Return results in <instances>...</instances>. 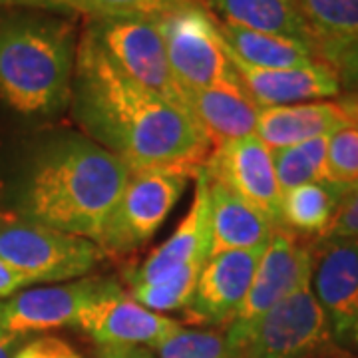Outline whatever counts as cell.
Here are the masks:
<instances>
[{
	"label": "cell",
	"mask_w": 358,
	"mask_h": 358,
	"mask_svg": "<svg viewBox=\"0 0 358 358\" xmlns=\"http://www.w3.org/2000/svg\"><path fill=\"white\" fill-rule=\"evenodd\" d=\"M70 102L78 124L131 171L176 167L195 178L213 150L189 112L126 76L86 30L78 40Z\"/></svg>",
	"instance_id": "6da1fadb"
},
{
	"label": "cell",
	"mask_w": 358,
	"mask_h": 358,
	"mask_svg": "<svg viewBox=\"0 0 358 358\" xmlns=\"http://www.w3.org/2000/svg\"><path fill=\"white\" fill-rule=\"evenodd\" d=\"M129 176L131 169L117 155L92 141L56 143L30 173L24 215L98 243Z\"/></svg>",
	"instance_id": "7a4b0ae2"
},
{
	"label": "cell",
	"mask_w": 358,
	"mask_h": 358,
	"mask_svg": "<svg viewBox=\"0 0 358 358\" xmlns=\"http://www.w3.org/2000/svg\"><path fill=\"white\" fill-rule=\"evenodd\" d=\"M70 16L0 8V98L22 115L60 112L72 96L78 52Z\"/></svg>",
	"instance_id": "3957f363"
},
{
	"label": "cell",
	"mask_w": 358,
	"mask_h": 358,
	"mask_svg": "<svg viewBox=\"0 0 358 358\" xmlns=\"http://www.w3.org/2000/svg\"><path fill=\"white\" fill-rule=\"evenodd\" d=\"M102 257V249L90 239L52 229L26 215L0 213V261L36 282L82 277Z\"/></svg>",
	"instance_id": "277c9868"
},
{
	"label": "cell",
	"mask_w": 358,
	"mask_h": 358,
	"mask_svg": "<svg viewBox=\"0 0 358 358\" xmlns=\"http://www.w3.org/2000/svg\"><path fill=\"white\" fill-rule=\"evenodd\" d=\"M179 88L201 90L241 84L217 22L195 0L154 18Z\"/></svg>",
	"instance_id": "5b68a950"
},
{
	"label": "cell",
	"mask_w": 358,
	"mask_h": 358,
	"mask_svg": "<svg viewBox=\"0 0 358 358\" xmlns=\"http://www.w3.org/2000/svg\"><path fill=\"white\" fill-rule=\"evenodd\" d=\"M189 171L176 167L136 169L108 219L98 247L103 253H128L148 243L185 192Z\"/></svg>",
	"instance_id": "8992f818"
},
{
	"label": "cell",
	"mask_w": 358,
	"mask_h": 358,
	"mask_svg": "<svg viewBox=\"0 0 358 358\" xmlns=\"http://www.w3.org/2000/svg\"><path fill=\"white\" fill-rule=\"evenodd\" d=\"M84 30L126 76L187 112L162 34L152 18L88 20Z\"/></svg>",
	"instance_id": "52a82bcc"
},
{
	"label": "cell",
	"mask_w": 358,
	"mask_h": 358,
	"mask_svg": "<svg viewBox=\"0 0 358 358\" xmlns=\"http://www.w3.org/2000/svg\"><path fill=\"white\" fill-rule=\"evenodd\" d=\"M313 259L310 249L299 243L291 231L275 227L259 259L249 293L225 334L239 358L245 336L257 320L313 279Z\"/></svg>",
	"instance_id": "ba28073f"
},
{
	"label": "cell",
	"mask_w": 358,
	"mask_h": 358,
	"mask_svg": "<svg viewBox=\"0 0 358 358\" xmlns=\"http://www.w3.org/2000/svg\"><path fill=\"white\" fill-rule=\"evenodd\" d=\"M329 341V320L308 281L251 327L241 358H307Z\"/></svg>",
	"instance_id": "9c48e42d"
},
{
	"label": "cell",
	"mask_w": 358,
	"mask_h": 358,
	"mask_svg": "<svg viewBox=\"0 0 358 358\" xmlns=\"http://www.w3.org/2000/svg\"><path fill=\"white\" fill-rule=\"evenodd\" d=\"M120 282L114 279H80L40 289H26L0 301V329L28 336L62 327H76L80 313Z\"/></svg>",
	"instance_id": "30bf717a"
},
{
	"label": "cell",
	"mask_w": 358,
	"mask_h": 358,
	"mask_svg": "<svg viewBox=\"0 0 358 358\" xmlns=\"http://www.w3.org/2000/svg\"><path fill=\"white\" fill-rule=\"evenodd\" d=\"M201 169L279 225L282 192L271 150L255 134L215 145Z\"/></svg>",
	"instance_id": "8fae6325"
},
{
	"label": "cell",
	"mask_w": 358,
	"mask_h": 358,
	"mask_svg": "<svg viewBox=\"0 0 358 358\" xmlns=\"http://www.w3.org/2000/svg\"><path fill=\"white\" fill-rule=\"evenodd\" d=\"M313 259V291L327 315L331 338L358 355V243L329 241Z\"/></svg>",
	"instance_id": "7c38bea8"
},
{
	"label": "cell",
	"mask_w": 358,
	"mask_h": 358,
	"mask_svg": "<svg viewBox=\"0 0 358 358\" xmlns=\"http://www.w3.org/2000/svg\"><path fill=\"white\" fill-rule=\"evenodd\" d=\"M78 329L92 336L96 345H131L157 348L181 331L178 320L140 305L122 285L98 296L80 313Z\"/></svg>",
	"instance_id": "4fadbf2b"
},
{
	"label": "cell",
	"mask_w": 358,
	"mask_h": 358,
	"mask_svg": "<svg viewBox=\"0 0 358 358\" xmlns=\"http://www.w3.org/2000/svg\"><path fill=\"white\" fill-rule=\"evenodd\" d=\"M263 249L223 251L207 257L185 308L187 319L207 324H231L249 293Z\"/></svg>",
	"instance_id": "5bb4252c"
},
{
	"label": "cell",
	"mask_w": 358,
	"mask_h": 358,
	"mask_svg": "<svg viewBox=\"0 0 358 358\" xmlns=\"http://www.w3.org/2000/svg\"><path fill=\"white\" fill-rule=\"evenodd\" d=\"M225 50L245 92L259 110L334 98L341 94V80L327 62L319 60L299 68H255L237 58L227 44Z\"/></svg>",
	"instance_id": "9a60e30c"
},
{
	"label": "cell",
	"mask_w": 358,
	"mask_h": 358,
	"mask_svg": "<svg viewBox=\"0 0 358 358\" xmlns=\"http://www.w3.org/2000/svg\"><path fill=\"white\" fill-rule=\"evenodd\" d=\"M195 195L187 215L167 241L154 249L150 257L124 273L129 289L164 281L187 265L203 263L209 257V201H207V176L203 169L195 176Z\"/></svg>",
	"instance_id": "2e32d148"
},
{
	"label": "cell",
	"mask_w": 358,
	"mask_h": 358,
	"mask_svg": "<svg viewBox=\"0 0 358 358\" xmlns=\"http://www.w3.org/2000/svg\"><path fill=\"white\" fill-rule=\"evenodd\" d=\"M207 201L209 257L223 251L263 249L277 227L263 211L215 179L207 178Z\"/></svg>",
	"instance_id": "e0dca14e"
},
{
	"label": "cell",
	"mask_w": 358,
	"mask_h": 358,
	"mask_svg": "<svg viewBox=\"0 0 358 358\" xmlns=\"http://www.w3.org/2000/svg\"><path fill=\"white\" fill-rule=\"evenodd\" d=\"M187 112L213 143L239 140L255 134L259 108L245 92L243 84L181 90Z\"/></svg>",
	"instance_id": "ac0fdd59"
},
{
	"label": "cell",
	"mask_w": 358,
	"mask_h": 358,
	"mask_svg": "<svg viewBox=\"0 0 358 358\" xmlns=\"http://www.w3.org/2000/svg\"><path fill=\"white\" fill-rule=\"evenodd\" d=\"M350 115L341 102H305L263 108L257 115L255 136L268 150H282L350 124Z\"/></svg>",
	"instance_id": "d6986e66"
},
{
	"label": "cell",
	"mask_w": 358,
	"mask_h": 358,
	"mask_svg": "<svg viewBox=\"0 0 358 358\" xmlns=\"http://www.w3.org/2000/svg\"><path fill=\"white\" fill-rule=\"evenodd\" d=\"M221 22L282 38L299 40L313 50V36L294 0H195Z\"/></svg>",
	"instance_id": "ffe728a7"
},
{
	"label": "cell",
	"mask_w": 358,
	"mask_h": 358,
	"mask_svg": "<svg viewBox=\"0 0 358 358\" xmlns=\"http://www.w3.org/2000/svg\"><path fill=\"white\" fill-rule=\"evenodd\" d=\"M215 18V16H213ZM221 38L231 52L255 68H299L319 62L317 52L299 40L282 38L267 32H257L243 26L221 22L215 18ZM322 62V60H320Z\"/></svg>",
	"instance_id": "44dd1931"
},
{
	"label": "cell",
	"mask_w": 358,
	"mask_h": 358,
	"mask_svg": "<svg viewBox=\"0 0 358 358\" xmlns=\"http://www.w3.org/2000/svg\"><path fill=\"white\" fill-rule=\"evenodd\" d=\"M310 30L319 60L334 56L358 38V0H294Z\"/></svg>",
	"instance_id": "7402d4cb"
},
{
	"label": "cell",
	"mask_w": 358,
	"mask_h": 358,
	"mask_svg": "<svg viewBox=\"0 0 358 358\" xmlns=\"http://www.w3.org/2000/svg\"><path fill=\"white\" fill-rule=\"evenodd\" d=\"M346 193L333 183H305L282 193L279 225L291 233L324 237Z\"/></svg>",
	"instance_id": "603a6c76"
},
{
	"label": "cell",
	"mask_w": 358,
	"mask_h": 358,
	"mask_svg": "<svg viewBox=\"0 0 358 358\" xmlns=\"http://www.w3.org/2000/svg\"><path fill=\"white\" fill-rule=\"evenodd\" d=\"M192 0H0V8H30L44 13L74 16L90 20L106 18H152Z\"/></svg>",
	"instance_id": "cb8c5ba5"
},
{
	"label": "cell",
	"mask_w": 358,
	"mask_h": 358,
	"mask_svg": "<svg viewBox=\"0 0 358 358\" xmlns=\"http://www.w3.org/2000/svg\"><path fill=\"white\" fill-rule=\"evenodd\" d=\"M327 148L329 136H320L299 145L271 150L281 192H291L305 183H327Z\"/></svg>",
	"instance_id": "d4e9b609"
},
{
	"label": "cell",
	"mask_w": 358,
	"mask_h": 358,
	"mask_svg": "<svg viewBox=\"0 0 358 358\" xmlns=\"http://www.w3.org/2000/svg\"><path fill=\"white\" fill-rule=\"evenodd\" d=\"M203 263L187 265L164 281L134 287V289H129V294L140 305L154 310V313H159V315L169 313V310H185L192 301Z\"/></svg>",
	"instance_id": "484cf974"
},
{
	"label": "cell",
	"mask_w": 358,
	"mask_h": 358,
	"mask_svg": "<svg viewBox=\"0 0 358 358\" xmlns=\"http://www.w3.org/2000/svg\"><path fill=\"white\" fill-rule=\"evenodd\" d=\"M327 183L350 192L358 183V124L334 129L327 148Z\"/></svg>",
	"instance_id": "4316f807"
},
{
	"label": "cell",
	"mask_w": 358,
	"mask_h": 358,
	"mask_svg": "<svg viewBox=\"0 0 358 358\" xmlns=\"http://www.w3.org/2000/svg\"><path fill=\"white\" fill-rule=\"evenodd\" d=\"M157 358H239L227 336L213 331H187L169 336L155 348Z\"/></svg>",
	"instance_id": "83f0119b"
},
{
	"label": "cell",
	"mask_w": 358,
	"mask_h": 358,
	"mask_svg": "<svg viewBox=\"0 0 358 358\" xmlns=\"http://www.w3.org/2000/svg\"><path fill=\"white\" fill-rule=\"evenodd\" d=\"M322 239L358 243V183L345 195L331 229Z\"/></svg>",
	"instance_id": "f1b7e54d"
},
{
	"label": "cell",
	"mask_w": 358,
	"mask_h": 358,
	"mask_svg": "<svg viewBox=\"0 0 358 358\" xmlns=\"http://www.w3.org/2000/svg\"><path fill=\"white\" fill-rule=\"evenodd\" d=\"M14 358H82L72 346L56 336H40L24 345Z\"/></svg>",
	"instance_id": "f546056e"
},
{
	"label": "cell",
	"mask_w": 358,
	"mask_h": 358,
	"mask_svg": "<svg viewBox=\"0 0 358 358\" xmlns=\"http://www.w3.org/2000/svg\"><path fill=\"white\" fill-rule=\"evenodd\" d=\"M331 66L341 80V88L358 96V38L338 52L331 60Z\"/></svg>",
	"instance_id": "4dcf8cb0"
},
{
	"label": "cell",
	"mask_w": 358,
	"mask_h": 358,
	"mask_svg": "<svg viewBox=\"0 0 358 358\" xmlns=\"http://www.w3.org/2000/svg\"><path fill=\"white\" fill-rule=\"evenodd\" d=\"M34 279H30L28 275L16 271V268L8 267L6 263L0 261V301L2 299H8L14 293H18L22 287H30L34 285Z\"/></svg>",
	"instance_id": "1f68e13d"
},
{
	"label": "cell",
	"mask_w": 358,
	"mask_h": 358,
	"mask_svg": "<svg viewBox=\"0 0 358 358\" xmlns=\"http://www.w3.org/2000/svg\"><path fill=\"white\" fill-rule=\"evenodd\" d=\"M98 358H155L145 346L131 345H102L98 346Z\"/></svg>",
	"instance_id": "d6a6232c"
},
{
	"label": "cell",
	"mask_w": 358,
	"mask_h": 358,
	"mask_svg": "<svg viewBox=\"0 0 358 358\" xmlns=\"http://www.w3.org/2000/svg\"><path fill=\"white\" fill-rule=\"evenodd\" d=\"M22 336H16V334L8 333L4 329H0V358H14L16 352L20 350L18 343H20Z\"/></svg>",
	"instance_id": "836d02e7"
}]
</instances>
